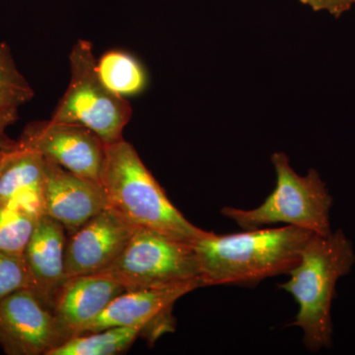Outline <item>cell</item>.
<instances>
[{"label": "cell", "instance_id": "17", "mask_svg": "<svg viewBox=\"0 0 355 355\" xmlns=\"http://www.w3.org/2000/svg\"><path fill=\"white\" fill-rule=\"evenodd\" d=\"M97 71L103 83L123 98L139 95L148 83L144 65L123 51L104 53L97 62Z\"/></svg>", "mask_w": 355, "mask_h": 355}, {"label": "cell", "instance_id": "9", "mask_svg": "<svg viewBox=\"0 0 355 355\" xmlns=\"http://www.w3.org/2000/svg\"><path fill=\"white\" fill-rule=\"evenodd\" d=\"M62 345L53 312L28 288L0 302V347L8 355H48Z\"/></svg>", "mask_w": 355, "mask_h": 355}, {"label": "cell", "instance_id": "5", "mask_svg": "<svg viewBox=\"0 0 355 355\" xmlns=\"http://www.w3.org/2000/svg\"><path fill=\"white\" fill-rule=\"evenodd\" d=\"M69 65V86L51 120L88 128L106 146L123 140L132 108L125 98L110 90L98 76L90 42L78 40L73 44Z\"/></svg>", "mask_w": 355, "mask_h": 355}, {"label": "cell", "instance_id": "14", "mask_svg": "<svg viewBox=\"0 0 355 355\" xmlns=\"http://www.w3.org/2000/svg\"><path fill=\"white\" fill-rule=\"evenodd\" d=\"M44 174L43 156L20 146L16 140L0 168V202L25 193H35L41 198Z\"/></svg>", "mask_w": 355, "mask_h": 355}, {"label": "cell", "instance_id": "21", "mask_svg": "<svg viewBox=\"0 0 355 355\" xmlns=\"http://www.w3.org/2000/svg\"><path fill=\"white\" fill-rule=\"evenodd\" d=\"M314 11H324L338 18L352 8L350 0H299Z\"/></svg>", "mask_w": 355, "mask_h": 355}, {"label": "cell", "instance_id": "19", "mask_svg": "<svg viewBox=\"0 0 355 355\" xmlns=\"http://www.w3.org/2000/svg\"><path fill=\"white\" fill-rule=\"evenodd\" d=\"M22 288H27V272L23 256L0 252V302Z\"/></svg>", "mask_w": 355, "mask_h": 355}, {"label": "cell", "instance_id": "1", "mask_svg": "<svg viewBox=\"0 0 355 355\" xmlns=\"http://www.w3.org/2000/svg\"><path fill=\"white\" fill-rule=\"evenodd\" d=\"M313 235L291 225L230 235L209 232L193 243L202 286L253 284L287 273L298 263Z\"/></svg>", "mask_w": 355, "mask_h": 355}, {"label": "cell", "instance_id": "15", "mask_svg": "<svg viewBox=\"0 0 355 355\" xmlns=\"http://www.w3.org/2000/svg\"><path fill=\"white\" fill-rule=\"evenodd\" d=\"M42 214L38 196H21L0 202V252L23 256Z\"/></svg>", "mask_w": 355, "mask_h": 355}, {"label": "cell", "instance_id": "18", "mask_svg": "<svg viewBox=\"0 0 355 355\" xmlns=\"http://www.w3.org/2000/svg\"><path fill=\"white\" fill-rule=\"evenodd\" d=\"M33 97L34 91L18 69L8 44L0 42V110L18 108Z\"/></svg>", "mask_w": 355, "mask_h": 355}, {"label": "cell", "instance_id": "8", "mask_svg": "<svg viewBox=\"0 0 355 355\" xmlns=\"http://www.w3.org/2000/svg\"><path fill=\"white\" fill-rule=\"evenodd\" d=\"M139 226L108 207L67 236V277L102 273L123 253Z\"/></svg>", "mask_w": 355, "mask_h": 355}, {"label": "cell", "instance_id": "3", "mask_svg": "<svg viewBox=\"0 0 355 355\" xmlns=\"http://www.w3.org/2000/svg\"><path fill=\"white\" fill-rule=\"evenodd\" d=\"M101 184L110 207L139 227L189 243L209 234L187 220L125 139L106 146Z\"/></svg>", "mask_w": 355, "mask_h": 355}, {"label": "cell", "instance_id": "7", "mask_svg": "<svg viewBox=\"0 0 355 355\" xmlns=\"http://www.w3.org/2000/svg\"><path fill=\"white\" fill-rule=\"evenodd\" d=\"M17 141L67 171L101 184L106 144L88 128L51 120L32 121Z\"/></svg>", "mask_w": 355, "mask_h": 355}, {"label": "cell", "instance_id": "2", "mask_svg": "<svg viewBox=\"0 0 355 355\" xmlns=\"http://www.w3.org/2000/svg\"><path fill=\"white\" fill-rule=\"evenodd\" d=\"M354 263V246L343 230L314 234L303 248L298 263L287 272L288 282L280 284L298 303L297 316L291 324L303 331L310 352L331 347V303L336 282L349 273Z\"/></svg>", "mask_w": 355, "mask_h": 355}, {"label": "cell", "instance_id": "4", "mask_svg": "<svg viewBox=\"0 0 355 355\" xmlns=\"http://www.w3.org/2000/svg\"><path fill=\"white\" fill-rule=\"evenodd\" d=\"M272 161L277 184L263 205L254 209L223 207L221 214L244 230L284 223L317 235L330 234L333 198L319 173L311 169L307 175L300 176L292 169L284 153L273 154Z\"/></svg>", "mask_w": 355, "mask_h": 355}, {"label": "cell", "instance_id": "10", "mask_svg": "<svg viewBox=\"0 0 355 355\" xmlns=\"http://www.w3.org/2000/svg\"><path fill=\"white\" fill-rule=\"evenodd\" d=\"M200 288L196 284L125 291L112 301L80 335L114 327H141L151 342L174 331L173 306L178 299ZM79 335V336H80Z\"/></svg>", "mask_w": 355, "mask_h": 355}, {"label": "cell", "instance_id": "11", "mask_svg": "<svg viewBox=\"0 0 355 355\" xmlns=\"http://www.w3.org/2000/svg\"><path fill=\"white\" fill-rule=\"evenodd\" d=\"M108 207V198L101 184L77 176L44 159L42 212L60 222L67 236Z\"/></svg>", "mask_w": 355, "mask_h": 355}, {"label": "cell", "instance_id": "16", "mask_svg": "<svg viewBox=\"0 0 355 355\" xmlns=\"http://www.w3.org/2000/svg\"><path fill=\"white\" fill-rule=\"evenodd\" d=\"M141 327H114L73 336L48 355H114L127 352L140 335Z\"/></svg>", "mask_w": 355, "mask_h": 355}, {"label": "cell", "instance_id": "20", "mask_svg": "<svg viewBox=\"0 0 355 355\" xmlns=\"http://www.w3.org/2000/svg\"><path fill=\"white\" fill-rule=\"evenodd\" d=\"M18 120V108L0 110V168L6 160L7 154L15 146L16 140L9 139L6 130Z\"/></svg>", "mask_w": 355, "mask_h": 355}, {"label": "cell", "instance_id": "22", "mask_svg": "<svg viewBox=\"0 0 355 355\" xmlns=\"http://www.w3.org/2000/svg\"><path fill=\"white\" fill-rule=\"evenodd\" d=\"M350 2H352V6L355 4V0H350Z\"/></svg>", "mask_w": 355, "mask_h": 355}, {"label": "cell", "instance_id": "13", "mask_svg": "<svg viewBox=\"0 0 355 355\" xmlns=\"http://www.w3.org/2000/svg\"><path fill=\"white\" fill-rule=\"evenodd\" d=\"M125 291V287L103 273L69 277L53 310L62 345L80 335L116 296Z\"/></svg>", "mask_w": 355, "mask_h": 355}, {"label": "cell", "instance_id": "12", "mask_svg": "<svg viewBox=\"0 0 355 355\" xmlns=\"http://www.w3.org/2000/svg\"><path fill=\"white\" fill-rule=\"evenodd\" d=\"M67 243L64 226L42 214L23 254L27 288L51 312L69 279L65 268Z\"/></svg>", "mask_w": 355, "mask_h": 355}, {"label": "cell", "instance_id": "6", "mask_svg": "<svg viewBox=\"0 0 355 355\" xmlns=\"http://www.w3.org/2000/svg\"><path fill=\"white\" fill-rule=\"evenodd\" d=\"M102 273L127 291L184 284L202 287L193 243L144 227L137 229L123 253Z\"/></svg>", "mask_w": 355, "mask_h": 355}]
</instances>
